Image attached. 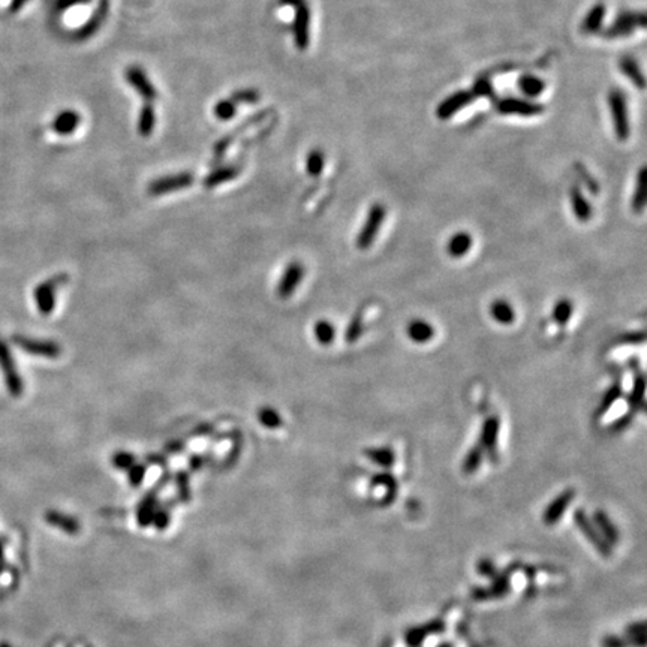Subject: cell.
<instances>
[{
    "label": "cell",
    "mask_w": 647,
    "mask_h": 647,
    "mask_svg": "<svg viewBox=\"0 0 647 647\" xmlns=\"http://www.w3.org/2000/svg\"><path fill=\"white\" fill-rule=\"evenodd\" d=\"M385 214H386V210L382 204H373L369 209L367 218L363 223V228L359 229V233L355 240L358 249L366 251L372 246L373 243H375V240L379 234V229L385 221Z\"/></svg>",
    "instance_id": "obj_1"
},
{
    "label": "cell",
    "mask_w": 647,
    "mask_h": 647,
    "mask_svg": "<svg viewBox=\"0 0 647 647\" xmlns=\"http://www.w3.org/2000/svg\"><path fill=\"white\" fill-rule=\"evenodd\" d=\"M282 4L291 5L295 9L294 19V39L298 50H306L309 46V23L310 9L306 0H282Z\"/></svg>",
    "instance_id": "obj_2"
},
{
    "label": "cell",
    "mask_w": 647,
    "mask_h": 647,
    "mask_svg": "<svg viewBox=\"0 0 647 647\" xmlns=\"http://www.w3.org/2000/svg\"><path fill=\"white\" fill-rule=\"evenodd\" d=\"M194 183V176L191 172H177V174H171V176H164L161 179L153 180L147 192L152 196H162L167 194H172L180 189H186Z\"/></svg>",
    "instance_id": "obj_3"
},
{
    "label": "cell",
    "mask_w": 647,
    "mask_h": 647,
    "mask_svg": "<svg viewBox=\"0 0 647 647\" xmlns=\"http://www.w3.org/2000/svg\"><path fill=\"white\" fill-rule=\"evenodd\" d=\"M574 522L575 525L579 526L580 532L582 534L587 538V541L591 542L594 547L596 549V552L604 556V557H609L611 554V549H610V545L606 542V540H604L601 537V534L598 532L596 526L594 525V522L589 519L587 514L583 511V510H579V511H575L574 514Z\"/></svg>",
    "instance_id": "obj_4"
},
{
    "label": "cell",
    "mask_w": 647,
    "mask_h": 647,
    "mask_svg": "<svg viewBox=\"0 0 647 647\" xmlns=\"http://www.w3.org/2000/svg\"><path fill=\"white\" fill-rule=\"evenodd\" d=\"M610 111L614 122L616 135L621 141L628 140L629 137V122H628V110H626V100L625 96L619 92L614 90L609 96Z\"/></svg>",
    "instance_id": "obj_5"
},
{
    "label": "cell",
    "mask_w": 647,
    "mask_h": 647,
    "mask_svg": "<svg viewBox=\"0 0 647 647\" xmlns=\"http://www.w3.org/2000/svg\"><path fill=\"white\" fill-rule=\"evenodd\" d=\"M305 265L298 263V261H293L286 265V268L283 270V275L278 283V295L280 298H290L295 290L298 288V285L303 282L305 279Z\"/></svg>",
    "instance_id": "obj_6"
},
{
    "label": "cell",
    "mask_w": 647,
    "mask_h": 647,
    "mask_svg": "<svg viewBox=\"0 0 647 647\" xmlns=\"http://www.w3.org/2000/svg\"><path fill=\"white\" fill-rule=\"evenodd\" d=\"M500 430V421L496 415L487 416L481 427V448L488 454V457L496 460L498 454V438Z\"/></svg>",
    "instance_id": "obj_7"
},
{
    "label": "cell",
    "mask_w": 647,
    "mask_h": 647,
    "mask_svg": "<svg viewBox=\"0 0 647 647\" xmlns=\"http://www.w3.org/2000/svg\"><path fill=\"white\" fill-rule=\"evenodd\" d=\"M575 493L574 490H571V488H568V490L562 492L560 495H557L550 503H549V507L545 508L544 511V515H542V520L544 523L547 525V526H553L556 525L560 519H562V515L565 514V511L568 510L569 507V503L571 500L574 499Z\"/></svg>",
    "instance_id": "obj_8"
},
{
    "label": "cell",
    "mask_w": 647,
    "mask_h": 647,
    "mask_svg": "<svg viewBox=\"0 0 647 647\" xmlns=\"http://www.w3.org/2000/svg\"><path fill=\"white\" fill-rule=\"evenodd\" d=\"M490 587H475L472 591V596L475 601H487L490 598L505 596L511 591L510 577L507 574H498Z\"/></svg>",
    "instance_id": "obj_9"
},
{
    "label": "cell",
    "mask_w": 647,
    "mask_h": 647,
    "mask_svg": "<svg viewBox=\"0 0 647 647\" xmlns=\"http://www.w3.org/2000/svg\"><path fill=\"white\" fill-rule=\"evenodd\" d=\"M126 80L137 90V93L146 100H154L157 98V90L153 88V84L144 74L142 69L132 66L126 70Z\"/></svg>",
    "instance_id": "obj_10"
},
{
    "label": "cell",
    "mask_w": 647,
    "mask_h": 647,
    "mask_svg": "<svg viewBox=\"0 0 647 647\" xmlns=\"http://www.w3.org/2000/svg\"><path fill=\"white\" fill-rule=\"evenodd\" d=\"M66 275H59L57 278L42 283L38 291H36V300H38V306L41 312L44 315H50L53 307H54V291L57 286H61L63 282H66Z\"/></svg>",
    "instance_id": "obj_11"
},
{
    "label": "cell",
    "mask_w": 647,
    "mask_h": 647,
    "mask_svg": "<svg viewBox=\"0 0 647 647\" xmlns=\"http://www.w3.org/2000/svg\"><path fill=\"white\" fill-rule=\"evenodd\" d=\"M473 93H469V92H457L454 95H451L448 99H445L443 102L439 105L438 108V116L441 119H448L451 117L453 114H456L457 111L462 110L465 105L470 104L472 102V99H473Z\"/></svg>",
    "instance_id": "obj_12"
},
{
    "label": "cell",
    "mask_w": 647,
    "mask_h": 647,
    "mask_svg": "<svg viewBox=\"0 0 647 647\" xmlns=\"http://www.w3.org/2000/svg\"><path fill=\"white\" fill-rule=\"evenodd\" d=\"M594 525L596 526L598 532L601 534V537L606 540V542L609 545H616L617 542H619V530H617L616 525L610 520V517L607 515V512H604L602 510H596L595 514H594Z\"/></svg>",
    "instance_id": "obj_13"
},
{
    "label": "cell",
    "mask_w": 647,
    "mask_h": 647,
    "mask_svg": "<svg viewBox=\"0 0 647 647\" xmlns=\"http://www.w3.org/2000/svg\"><path fill=\"white\" fill-rule=\"evenodd\" d=\"M406 335L414 343H428L435 337V327L426 320H412L406 325Z\"/></svg>",
    "instance_id": "obj_14"
},
{
    "label": "cell",
    "mask_w": 647,
    "mask_h": 647,
    "mask_svg": "<svg viewBox=\"0 0 647 647\" xmlns=\"http://www.w3.org/2000/svg\"><path fill=\"white\" fill-rule=\"evenodd\" d=\"M499 111L503 114H520V116H532L542 111L541 105L532 104L529 100L522 99H503L499 104Z\"/></svg>",
    "instance_id": "obj_15"
},
{
    "label": "cell",
    "mask_w": 647,
    "mask_h": 647,
    "mask_svg": "<svg viewBox=\"0 0 647 647\" xmlns=\"http://www.w3.org/2000/svg\"><path fill=\"white\" fill-rule=\"evenodd\" d=\"M472 244H473V238L469 233L458 231L450 237V240L447 243V253L451 258L458 260V258H463L469 253V251L472 249Z\"/></svg>",
    "instance_id": "obj_16"
},
{
    "label": "cell",
    "mask_w": 647,
    "mask_h": 647,
    "mask_svg": "<svg viewBox=\"0 0 647 647\" xmlns=\"http://www.w3.org/2000/svg\"><path fill=\"white\" fill-rule=\"evenodd\" d=\"M569 199H571V209H572L575 219L580 222H589L592 219V216H594L592 206L589 204V201L584 198V195L580 192L579 188L571 189Z\"/></svg>",
    "instance_id": "obj_17"
},
{
    "label": "cell",
    "mask_w": 647,
    "mask_h": 647,
    "mask_svg": "<svg viewBox=\"0 0 647 647\" xmlns=\"http://www.w3.org/2000/svg\"><path fill=\"white\" fill-rule=\"evenodd\" d=\"M488 310H490L492 318L500 325H511L515 321L514 307L511 306L510 301L503 298L495 300L490 307H488Z\"/></svg>",
    "instance_id": "obj_18"
},
{
    "label": "cell",
    "mask_w": 647,
    "mask_h": 647,
    "mask_svg": "<svg viewBox=\"0 0 647 647\" xmlns=\"http://www.w3.org/2000/svg\"><path fill=\"white\" fill-rule=\"evenodd\" d=\"M240 171L241 169L238 167H236V165L213 169L210 174L204 179V186L209 189H213V188H216V186H221L223 183L234 180L240 174Z\"/></svg>",
    "instance_id": "obj_19"
},
{
    "label": "cell",
    "mask_w": 647,
    "mask_h": 647,
    "mask_svg": "<svg viewBox=\"0 0 647 647\" xmlns=\"http://www.w3.org/2000/svg\"><path fill=\"white\" fill-rule=\"evenodd\" d=\"M80 123V116L75 111H63L54 119L53 127L59 135H69L77 129Z\"/></svg>",
    "instance_id": "obj_20"
},
{
    "label": "cell",
    "mask_w": 647,
    "mask_h": 647,
    "mask_svg": "<svg viewBox=\"0 0 647 647\" xmlns=\"http://www.w3.org/2000/svg\"><path fill=\"white\" fill-rule=\"evenodd\" d=\"M644 207H646V168L641 167L637 176L636 191L631 199V209L634 213L640 214L644 210Z\"/></svg>",
    "instance_id": "obj_21"
},
{
    "label": "cell",
    "mask_w": 647,
    "mask_h": 647,
    "mask_svg": "<svg viewBox=\"0 0 647 647\" xmlns=\"http://www.w3.org/2000/svg\"><path fill=\"white\" fill-rule=\"evenodd\" d=\"M313 335L316 342L322 344V347H328L336 339V327L328 320H320L316 321L313 327Z\"/></svg>",
    "instance_id": "obj_22"
},
{
    "label": "cell",
    "mask_w": 647,
    "mask_h": 647,
    "mask_svg": "<svg viewBox=\"0 0 647 647\" xmlns=\"http://www.w3.org/2000/svg\"><path fill=\"white\" fill-rule=\"evenodd\" d=\"M366 457L375 465L381 468H391L396 462V456L391 448L388 447H378V448H369L364 451Z\"/></svg>",
    "instance_id": "obj_23"
},
{
    "label": "cell",
    "mask_w": 647,
    "mask_h": 647,
    "mask_svg": "<svg viewBox=\"0 0 647 647\" xmlns=\"http://www.w3.org/2000/svg\"><path fill=\"white\" fill-rule=\"evenodd\" d=\"M23 347L27 349V351H31L33 354H38V355H46V357H59L62 354V349L61 347L57 343L54 342H28V340H23Z\"/></svg>",
    "instance_id": "obj_24"
},
{
    "label": "cell",
    "mask_w": 647,
    "mask_h": 647,
    "mask_svg": "<svg viewBox=\"0 0 647 647\" xmlns=\"http://www.w3.org/2000/svg\"><path fill=\"white\" fill-rule=\"evenodd\" d=\"M483 458H484V450L481 448V445L480 443L473 445V447L468 451V454L463 458V463H462L463 473H466V475H472V473H475L483 463Z\"/></svg>",
    "instance_id": "obj_25"
},
{
    "label": "cell",
    "mask_w": 647,
    "mask_h": 647,
    "mask_svg": "<svg viewBox=\"0 0 647 647\" xmlns=\"http://www.w3.org/2000/svg\"><path fill=\"white\" fill-rule=\"evenodd\" d=\"M644 394H646V379L643 373H637L634 378V385H632V390L629 394V406L632 411H638L643 404H644Z\"/></svg>",
    "instance_id": "obj_26"
},
{
    "label": "cell",
    "mask_w": 647,
    "mask_h": 647,
    "mask_svg": "<svg viewBox=\"0 0 647 647\" xmlns=\"http://www.w3.org/2000/svg\"><path fill=\"white\" fill-rule=\"evenodd\" d=\"M622 393H624L622 385L619 382L613 384L606 391V394L602 396L601 404L598 405V409H596V416H602L604 414H607L616 401L622 397Z\"/></svg>",
    "instance_id": "obj_27"
},
{
    "label": "cell",
    "mask_w": 647,
    "mask_h": 647,
    "mask_svg": "<svg viewBox=\"0 0 647 647\" xmlns=\"http://www.w3.org/2000/svg\"><path fill=\"white\" fill-rule=\"evenodd\" d=\"M574 313V305L569 298H560L553 307V320L557 325L565 327Z\"/></svg>",
    "instance_id": "obj_28"
},
{
    "label": "cell",
    "mask_w": 647,
    "mask_h": 647,
    "mask_svg": "<svg viewBox=\"0 0 647 647\" xmlns=\"http://www.w3.org/2000/svg\"><path fill=\"white\" fill-rule=\"evenodd\" d=\"M156 125V114L154 110L150 104L146 107H142L140 112V119H138V132L141 137H149L152 135L153 129Z\"/></svg>",
    "instance_id": "obj_29"
},
{
    "label": "cell",
    "mask_w": 647,
    "mask_h": 647,
    "mask_svg": "<svg viewBox=\"0 0 647 647\" xmlns=\"http://www.w3.org/2000/svg\"><path fill=\"white\" fill-rule=\"evenodd\" d=\"M604 16H606V8H604V5L594 6L583 21V32H587V33L596 32L602 24Z\"/></svg>",
    "instance_id": "obj_30"
},
{
    "label": "cell",
    "mask_w": 647,
    "mask_h": 647,
    "mask_svg": "<svg viewBox=\"0 0 647 647\" xmlns=\"http://www.w3.org/2000/svg\"><path fill=\"white\" fill-rule=\"evenodd\" d=\"M258 421L267 428H278L282 426V416L276 409L264 406L258 411Z\"/></svg>",
    "instance_id": "obj_31"
},
{
    "label": "cell",
    "mask_w": 647,
    "mask_h": 647,
    "mask_svg": "<svg viewBox=\"0 0 647 647\" xmlns=\"http://www.w3.org/2000/svg\"><path fill=\"white\" fill-rule=\"evenodd\" d=\"M637 14L636 16H631V14H625V16H621L616 20L614 26L610 28V35H626L632 32V28L637 26Z\"/></svg>",
    "instance_id": "obj_32"
},
{
    "label": "cell",
    "mask_w": 647,
    "mask_h": 647,
    "mask_svg": "<svg viewBox=\"0 0 647 647\" xmlns=\"http://www.w3.org/2000/svg\"><path fill=\"white\" fill-rule=\"evenodd\" d=\"M519 88L520 90L526 95V96H530V98H534L537 95H540L542 90H544V81L537 78V77H532V75H525L520 78L519 81Z\"/></svg>",
    "instance_id": "obj_33"
},
{
    "label": "cell",
    "mask_w": 647,
    "mask_h": 647,
    "mask_svg": "<svg viewBox=\"0 0 647 647\" xmlns=\"http://www.w3.org/2000/svg\"><path fill=\"white\" fill-rule=\"evenodd\" d=\"M621 68L624 70V74L631 78V81L634 83L637 88L643 89L644 88V77L641 75L638 65L632 61V59H622L621 61Z\"/></svg>",
    "instance_id": "obj_34"
},
{
    "label": "cell",
    "mask_w": 647,
    "mask_h": 647,
    "mask_svg": "<svg viewBox=\"0 0 647 647\" xmlns=\"http://www.w3.org/2000/svg\"><path fill=\"white\" fill-rule=\"evenodd\" d=\"M325 165V157L320 150H312L306 159V171L312 177H318Z\"/></svg>",
    "instance_id": "obj_35"
},
{
    "label": "cell",
    "mask_w": 647,
    "mask_h": 647,
    "mask_svg": "<svg viewBox=\"0 0 647 647\" xmlns=\"http://www.w3.org/2000/svg\"><path fill=\"white\" fill-rule=\"evenodd\" d=\"M363 328H364V324H363V315L358 312V313L354 316V318L351 320V322L348 324L347 332H344V340L349 342V343L357 342L359 337H362V335H363Z\"/></svg>",
    "instance_id": "obj_36"
},
{
    "label": "cell",
    "mask_w": 647,
    "mask_h": 647,
    "mask_svg": "<svg viewBox=\"0 0 647 647\" xmlns=\"http://www.w3.org/2000/svg\"><path fill=\"white\" fill-rule=\"evenodd\" d=\"M428 636L427 626H414L405 632V641L409 647H420Z\"/></svg>",
    "instance_id": "obj_37"
},
{
    "label": "cell",
    "mask_w": 647,
    "mask_h": 647,
    "mask_svg": "<svg viewBox=\"0 0 647 647\" xmlns=\"http://www.w3.org/2000/svg\"><path fill=\"white\" fill-rule=\"evenodd\" d=\"M372 484L385 487L386 490H388V495H390V498H394L397 495V481L394 480V477L391 475V473H386V472L378 473V475L373 477Z\"/></svg>",
    "instance_id": "obj_38"
},
{
    "label": "cell",
    "mask_w": 647,
    "mask_h": 647,
    "mask_svg": "<svg viewBox=\"0 0 647 647\" xmlns=\"http://www.w3.org/2000/svg\"><path fill=\"white\" fill-rule=\"evenodd\" d=\"M236 102L231 99H223L221 100V102L214 107V114H216V117L221 119V120H229L231 117H234V114H236Z\"/></svg>",
    "instance_id": "obj_39"
},
{
    "label": "cell",
    "mask_w": 647,
    "mask_h": 647,
    "mask_svg": "<svg viewBox=\"0 0 647 647\" xmlns=\"http://www.w3.org/2000/svg\"><path fill=\"white\" fill-rule=\"evenodd\" d=\"M477 571L483 575V577H487V579H495L496 575L499 574L496 565L492 562L490 559H481V560H478Z\"/></svg>",
    "instance_id": "obj_40"
},
{
    "label": "cell",
    "mask_w": 647,
    "mask_h": 647,
    "mask_svg": "<svg viewBox=\"0 0 647 647\" xmlns=\"http://www.w3.org/2000/svg\"><path fill=\"white\" fill-rule=\"evenodd\" d=\"M233 100H234V102L255 104V102H258V100H260V95H258V92H255V90H241V92L234 93Z\"/></svg>",
    "instance_id": "obj_41"
},
{
    "label": "cell",
    "mask_w": 647,
    "mask_h": 647,
    "mask_svg": "<svg viewBox=\"0 0 647 647\" xmlns=\"http://www.w3.org/2000/svg\"><path fill=\"white\" fill-rule=\"evenodd\" d=\"M602 647H631V641L625 636H607L602 640Z\"/></svg>",
    "instance_id": "obj_42"
},
{
    "label": "cell",
    "mask_w": 647,
    "mask_h": 647,
    "mask_svg": "<svg viewBox=\"0 0 647 647\" xmlns=\"http://www.w3.org/2000/svg\"><path fill=\"white\" fill-rule=\"evenodd\" d=\"M626 637H629V638L646 637V622L640 621V622H636V624H631L626 628Z\"/></svg>",
    "instance_id": "obj_43"
},
{
    "label": "cell",
    "mask_w": 647,
    "mask_h": 647,
    "mask_svg": "<svg viewBox=\"0 0 647 647\" xmlns=\"http://www.w3.org/2000/svg\"><path fill=\"white\" fill-rule=\"evenodd\" d=\"M631 419H632V415H631V414H626V415L621 416V419H617V420L610 426V430H613V431H622L624 428H626V427L631 424Z\"/></svg>",
    "instance_id": "obj_44"
},
{
    "label": "cell",
    "mask_w": 647,
    "mask_h": 647,
    "mask_svg": "<svg viewBox=\"0 0 647 647\" xmlns=\"http://www.w3.org/2000/svg\"><path fill=\"white\" fill-rule=\"evenodd\" d=\"M621 342L622 343H643L644 342V332H631V333L622 335Z\"/></svg>",
    "instance_id": "obj_45"
},
{
    "label": "cell",
    "mask_w": 647,
    "mask_h": 647,
    "mask_svg": "<svg viewBox=\"0 0 647 647\" xmlns=\"http://www.w3.org/2000/svg\"><path fill=\"white\" fill-rule=\"evenodd\" d=\"M83 2H88V0H59V8L66 9L69 6H74V5H78Z\"/></svg>",
    "instance_id": "obj_46"
},
{
    "label": "cell",
    "mask_w": 647,
    "mask_h": 647,
    "mask_svg": "<svg viewBox=\"0 0 647 647\" xmlns=\"http://www.w3.org/2000/svg\"><path fill=\"white\" fill-rule=\"evenodd\" d=\"M132 460H134V457H131V454H123V453H122V454H117V456H116V462H117L119 465L131 463Z\"/></svg>",
    "instance_id": "obj_47"
},
{
    "label": "cell",
    "mask_w": 647,
    "mask_h": 647,
    "mask_svg": "<svg viewBox=\"0 0 647 647\" xmlns=\"http://www.w3.org/2000/svg\"><path fill=\"white\" fill-rule=\"evenodd\" d=\"M27 2V0H12V4H11V11H19L24 4Z\"/></svg>",
    "instance_id": "obj_48"
},
{
    "label": "cell",
    "mask_w": 647,
    "mask_h": 647,
    "mask_svg": "<svg viewBox=\"0 0 647 647\" xmlns=\"http://www.w3.org/2000/svg\"><path fill=\"white\" fill-rule=\"evenodd\" d=\"M382 647H390V646H388V643H385V646H382Z\"/></svg>",
    "instance_id": "obj_49"
}]
</instances>
